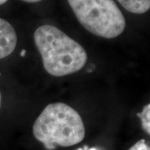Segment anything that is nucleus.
<instances>
[{
    "instance_id": "obj_2",
    "label": "nucleus",
    "mask_w": 150,
    "mask_h": 150,
    "mask_svg": "<svg viewBox=\"0 0 150 150\" xmlns=\"http://www.w3.org/2000/svg\"><path fill=\"white\" fill-rule=\"evenodd\" d=\"M34 138L45 149L57 146L70 147L81 143L85 137V127L79 113L64 103L48 104L33 125Z\"/></svg>"
},
{
    "instance_id": "obj_7",
    "label": "nucleus",
    "mask_w": 150,
    "mask_h": 150,
    "mask_svg": "<svg viewBox=\"0 0 150 150\" xmlns=\"http://www.w3.org/2000/svg\"><path fill=\"white\" fill-rule=\"evenodd\" d=\"M129 150H150V149L149 146L146 144V141L144 139H140Z\"/></svg>"
},
{
    "instance_id": "obj_10",
    "label": "nucleus",
    "mask_w": 150,
    "mask_h": 150,
    "mask_svg": "<svg viewBox=\"0 0 150 150\" xmlns=\"http://www.w3.org/2000/svg\"><path fill=\"white\" fill-rule=\"evenodd\" d=\"M7 1H8V0H0V5H2V4H5Z\"/></svg>"
},
{
    "instance_id": "obj_8",
    "label": "nucleus",
    "mask_w": 150,
    "mask_h": 150,
    "mask_svg": "<svg viewBox=\"0 0 150 150\" xmlns=\"http://www.w3.org/2000/svg\"><path fill=\"white\" fill-rule=\"evenodd\" d=\"M24 2H27V3H38V2H40L41 0H23Z\"/></svg>"
},
{
    "instance_id": "obj_1",
    "label": "nucleus",
    "mask_w": 150,
    "mask_h": 150,
    "mask_svg": "<svg viewBox=\"0 0 150 150\" xmlns=\"http://www.w3.org/2000/svg\"><path fill=\"white\" fill-rule=\"evenodd\" d=\"M34 43L42 57L44 69L54 77L72 74L85 66V49L53 25H42L33 34Z\"/></svg>"
},
{
    "instance_id": "obj_12",
    "label": "nucleus",
    "mask_w": 150,
    "mask_h": 150,
    "mask_svg": "<svg viewBox=\"0 0 150 150\" xmlns=\"http://www.w3.org/2000/svg\"><path fill=\"white\" fill-rule=\"evenodd\" d=\"M1 98H1V93H0V107H1Z\"/></svg>"
},
{
    "instance_id": "obj_9",
    "label": "nucleus",
    "mask_w": 150,
    "mask_h": 150,
    "mask_svg": "<svg viewBox=\"0 0 150 150\" xmlns=\"http://www.w3.org/2000/svg\"><path fill=\"white\" fill-rule=\"evenodd\" d=\"M78 150H98L97 149H95V148H92V149H88L87 146H85L84 147V149H79Z\"/></svg>"
},
{
    "instance_id": "obj_11",
    "label": "nucleus",
    "mask_w": 150,
    "mask_h": 150,
    "mask_svg": "<svg viewBox=\"0 0 150 150\" xmlns=\"http://www.w3.org/2000/svg\"><path fill=\"white\" fill-rule=\"evenodd\" d=\"M25 53H26V51H25V50H23V51H22V54H21L22 57H23V56L25 55Z\"/></svg>"
},
{
    "instance_id": "obj_3",
    "label": "nucleus",
    "mask_w": 150,
    "mask_h": 150,
    "mask_svg": "<svg viewBox=\"0 0 150 150\" xmlns=\"http://www.w3.org/2000/svg\"><path fill=\"white\" fill-rule=\"evenodd\" d=\"M83 27L104 38L119 36L126 27L125 18L113 0H68Z\"/></svg>"
},
{
    "instance_id": "obj_5",
    "label": "nucleus",
    "mask_w": 150,
    "mask_h": 150,
    "mask_svg": "<svg viewBox=\"0 0 150 150\" xmlns=\"http://www.w3.org/2000/svg\"><path fill=\"white\" fill-rule=\"evenodd\" d=\"M125 9L135 14H142L149 10L150 0H118Z\"/></svg>"
},
{
    "instance_id": "obj_6",
    "label": "nucleus",
    "mask_w": 150,
    "mask_h": 150,
    "mask_svg": "<svg viewBox=\"0 0 150 150\" xmlns=\"http://www.w3.org/2000/svg\"><path fill=\"white\" fill-rule=\"evenodd\" d=\"M138 117L141 119V125L148 134H150V104L144 106L143 111L138 113Z\"/></svg>"
},
{
    "instance_id": "obj_4",
    "label": "nucleus",
    "mask_w": 150,
    "mask_h": 150,
    "mask_svg": "<svg viewBox=\"0 0 150 150\" xmlns=\"http://www.w3.org/2000/svg\"><path fill=\"white\" fill-rule=\"evenodd\" d=\"M17 42L15 29L8 22L0 18V59L9 56L14 51Z\"/></svg>"
}]
</instances>
